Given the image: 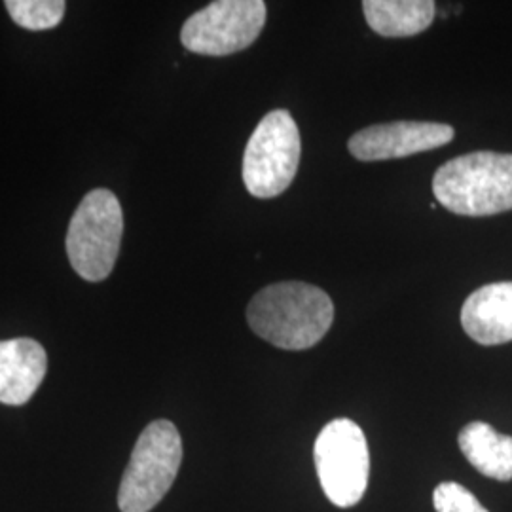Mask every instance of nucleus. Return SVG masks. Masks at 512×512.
Returning a JSON list of instances; mask_svg holds the SVG:
<instances>
[{"mask_svg": "<svg viewBox=\"0 0 512 512\" xmlns=\"http://www.w3.org/2000/svg\"><path fill=\"white\" fill-rule=\"evenodd\" d=\"M247 321L256 336L275 348L302 351L319 344L334 321L329 294L302 281L264 287L247 306Z\"/></svg>", "mask_w": 512, "mask_h": 512, "instance_id": "nucleus-1", "label": "nucleus"}, {"mask_svg": "<svg viewBox=\"0 0 512 512\" xmlns=\"http://www.w3.org/2000/svg\"><path fill=\"white\" fill-rule=\"evenodd\" d=\"M437 202L461 217H490L512 209V154L471 152L439 167Z\"/></svg>", "mask_w": 512, "mask_h": 512, "instance_id": "nucleus-2", "label": "nucleus"}, {"mask_svg": "<svg viewBox=\"0 0 512 512\" xmlns=\"http://www.w3.org/2000/svg\"><path fill=\"white\" fill-rule=\"evenodd\" d=\"M183 463L179 429L167 420L152 421L137 440L118 490L122 512H150L171 490Z\"/></svg>", "mask_w": 512, "mask_h": 512, "instance_id": "nucleus-3", "label": "nucleus"}, {"mask_svg": "<svg viewBox=\"0 0 512 512\" xmlns=\"http://www.w3.org/2000/svg\"><path fill=\"white\" fill-rule=\"evenodd\" d=\"M124 234L120 200L107 188H95L74 211L67 232V256L86 281H105L114 270Z\"/></svg>", "mask_w": 512, "mask_h": 512, "instance_id": "nucleus-4", "label": "nucleus"}, {"mask_svg": "<svg viewBox=\"0 0 512 512\" xmlns=\"http://www.w3.org/2000/svg\"><path fill=\"white\" fill-rule=\"evenodd\" d=\"M300 154V131L291 112H268L243 154V183L249 194L260 200L283 194L296 177Z\"/></svg>", "mask_w": 512, "mask_h": 512, "instance_id": "nucleus-5", "label": "nucleus"}, {"mask_svg": "<svg viewBox=\"0 0 512 512\" xmlns=\"http://www.w3.org/2000/svg\"><path fill=\"white\" fill-rule=\"evenodd\" d=\"M313 458L330 503L349 509L363 499L368 488L370 454L365 433L355 421H329L315 440Z\"/></svg>", "mask_w": 512, "mask_h": 512, "instance_id": "nucleus-6", "label": "nucleus"}, {"mask_svg": "<svg viewBox=\"0 0 512 512\" xmlns=\"http://www.w3.org/2000/svg\"><path fill=\"white\" fill-rule=\"evenodd\" d=\"M266 23L262 0H219L184 21L181 42L200 55L236 54L249 48Z\"/></svg>", "mask_w": 512, "mask_h": 512, "instance_id": "nucleus-7", "label": "nucleus"}, {"mask_svg": "<svg viewBox=\"0 0 512 512\" xmlns=\"http://www.w3.org/2000/svg\"><path fill=\"white\" fill-rule=\"evenodd\" d=\"M454 128L435 122H391L357 131L349 139V152L361 162L399 160L444 147L454 139Z\"/></svg>", "mask_w": 512, "mask_h": 512, "instance_id": "nucleus-8", "label": "nucleus"}, {"mask_svg": "<svg viewBox=\"0 0 512 512\" xmlns=\"http://www.w3.org/2000/svg\"><path fill=\"white\" fill-rule=\"evenodd\" d=\"M461 325L480 346L512 342V281L490 283L469 294L461 308Z\"/></svg>", "mask_w": 512, "mask_h": 512, "instance_id": "nucleus-9", "label": "nucleus"}, {"mask_svg": "<svg viewBox=\"0 0 512 512\" xmlns=\"http://www.w3.org/2000/svg\"><path fill=\"white\" fill-rule=\"evenodd\" d=\"M48 355L33 338L0 342V403H29L46 378Z\"/></svg>", "mask_w": 512, "mask_h": 512, "instance_id": "nucleus-10", "label": "nucleus"}, {"mask_svg": "<svg viewBox=\"0 0 512 512\" xmlns=\"http://www.w3.org/2000/svg\"><path fill=\"white\" fill-rule=\"evenodd\" d=\"M459 448L478 473L507 482L512 478V437L497 433L484 421H473L461 429Z\"/></svg>", "mask_w": 512, "mask_h": 512, "instance_id": "nucleus-11", "label": "nucleus"}, {"mask_svg": "<svg viewBox=\"0 0 512 512\" xmlns=\"http://www.w3.org/2000/svg\"><path fill=\"white\" fill-rule=\"evenodd\" d=\"M437 4L433 0H365L363 12L370 29L382 37L420 35L431 27Z\"/></svg>", "mask_w": 512, "mask_h": 512, "instance_id": "nucleus-12", "label": "nucleus"}, {"mask_svg": "<svg viewBox=\"0 0 512 512\" xmlns=\"http://www.w3.org/2000/svg\"><path fill=\"white\" fill-rule=\"evenodd\" d=\"M10 18L29 31L54 29L65 16L63 0H8L4 2Z\"/></svg>", "mask_w": 512, "mask_h": 512, "instance_id": "nucleus-13", "label": "nucleus"}, {"mask_svg": "<svg viewBox=\"0 0 512 512\" xmlns=\"http://www.w3.org/2000/svg\"><path fill=\"white\" fill-rule=\"evenodd\" d=\"M433 505L437 512H490L458 482H442L433 494Z\"/></svg>", "mask_w": 512, "mask_h": 512, "instance_id": "nucleus-14", "label": "nucleus"}]
</instances>
